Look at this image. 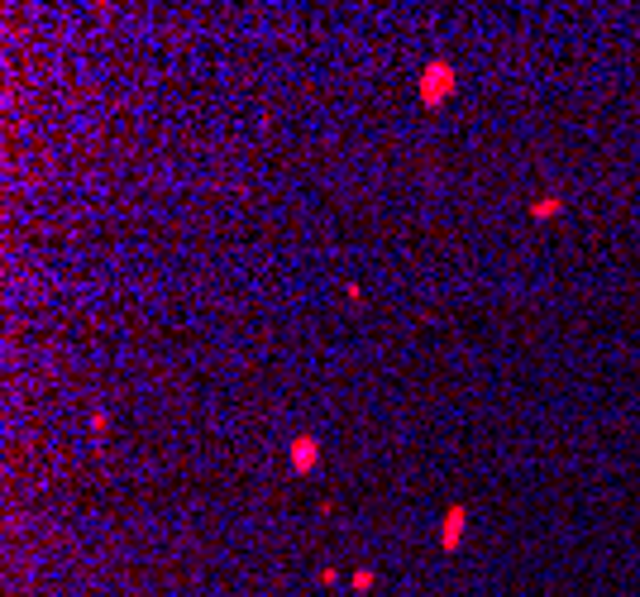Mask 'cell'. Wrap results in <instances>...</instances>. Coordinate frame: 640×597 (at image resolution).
Masks as SVG:
<instances>
[{
  "mask_svg": "<svg viewBox=\"0 0 640 597\" xmlns=\"http://www.w3.org/2000/svg\"><path fill=\"white\" fill-rule=\"evenodd\" d=\"M464 526H468V507H450V512H445V521H440V549H459Z\"/></svg>",
  "mask_w": 640,
  "mask_h": 597,
  "instance_id": "cell-3",
  "label": "cell"
},
{
  "mask_svg": "<svg viewBox=\"0 0 640 597\" xmlns=\"http://www.w3.org/2000/svg\"><path fill=\"white\" fill-rule=\"evenodd\" d=\"M287 459H292L296 473H316V463H320V440H316V435H296L292 449H287Z\"/></svg>",
  "mask_w": 640,
  "mask_h": 597,
  "instance_id": "cell-2",
  "label": "cell"
},
{
  "mask_svg": "<svg viewBox=\"0 0 640 597\" xmlns=\"http://www.w3.org/2000/svg\"><path fill=\"white\" fill-rule=\"evenodd\" d=\"M454 86H459V72H454V62H445V57H435V62H426L421 67V77H416V91H421V106H445L454 96Z\"/></svg>",
  "mask_w": 640,
  "mask_h": 597,
  "instance_id": "cell-1",
  "label": "cell"
},
{
  "mask_svg": "<svg viewBox=\"0 0 640 597\" xmlns=\"http://www.w3.org/2000/svg\"><path fill=\"white\" fill-rule=\"evenodd\" d=\"M559 211H564L559 196H540V201L531 206V220H550V216H559Z\"/></svg>",
  "mask_w": 640,
  "mask_h": 597,
  "instance_id": "cell-4",
  "label": "cell"
},
{
  "mask_svg": "<svg viewBox=\"0 0 640 597\" xmlns=\"http://www.w3.org/2000/svg\"><path fill=\"white\" fill-rule=\"evenodd\" d=\"M349 583H354L359 593H363V588H373V569H354V578H349Z\"/></svg>",
  "mask_w": 640,
  "mask_h": 597,
  "instance_id": "cell-5",
  "label": "cell"
}]
</instances>
